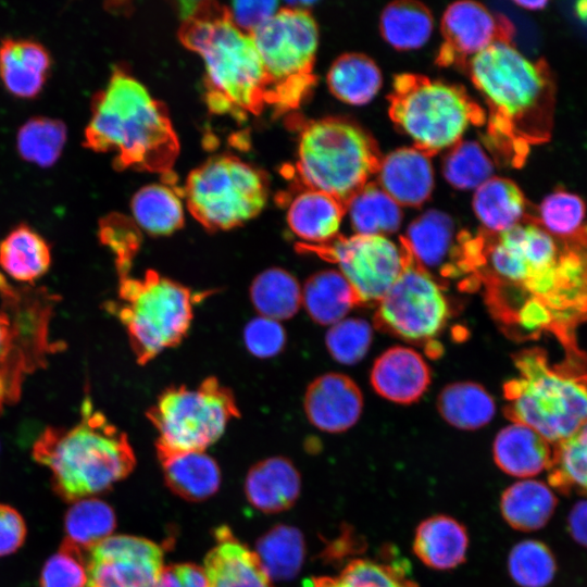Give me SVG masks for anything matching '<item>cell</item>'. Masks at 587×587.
Instances as JSON below:
<instances>
[{
    "instance_id": "d4e9b609",
    "label": "cell",
    "mask_w": 587,
    "mask_h": 587,
    "mask_svg": "<svg viewBox=\"0 0 587 587\" xmlns=\"http://www.w3.org/2000/svg\"><path fill=\"white\" fill-rule=\"evenodd\" d=\"M346 205L323 191L307 188L289 203L287 223L304 245H325L338 236Z\"/></svg>"
},
{
    "instance_id": "7402d4cb",
    "label": "cell",
    "mask_w": 587,
    "mask_h": 587,
    "mask_svg": "<svg viewBox=\"0 0 587 587\" xmlns=\"http://www.w3.org/2000/svg\"><path fill=\"white\" fill-rule=\"evenodd\" d=\"M51 57L40 42L7 37L0 42V79L13 96L37 97L50 73Z\"/></svg>"
},
{
    "instance_id": "4316f807",
    "label": "cell",
    "mask_w": 587,
    "mask_h": 587,
    "mask_svg": "<svg viewBox=\"0 0 587 587\" xmlns=\"http://www.w3.org/2000/svg\"><path fill=\"white\" fill-rule=\"evenodd\" d=\"M167 487L188 501L213 496L221 484L215 460L203 451L158 452Z\"/></svg>"
},
{
    "instance_id": "d590c367",
    "label": "cell",
    "mask_w": 587,
    "mask_h": 587,
    "mask_svg": "<svg viewBox=\"0 0 587 587\" xmlns=\"http://www.w3.org/2000/svg\"><path fill=\"white\" fill-rule=\"evenodd\" d=\"M135 223L153 236L170 235L183 226L184 208L177 191L165 184H150L133 197Z\"/></svg>"
},
{
    "instance_id": "d6986e66",
    "label": "cell",
    "mask_w": 587,
    "mask_h": 587,
    "mask_svg": "<svg viewBox=\"0 0 587 587\" xmlns=\"http://www.w3.org/2000/svg\"><path fill=\"white\" fill-rule=\"evenodd\" d=\"M376 183L402 208L425 203L435 186L430 155L412 147L397 148L382 157Z\"/></svg>"
},
{
    "instance_id": "db71d44e",
    "label": "cell",
    "mask_w": 587,
    "mask_h": 587,
    "mask_svg": "<svg viewBox=\"0 0 587 587\" xmlns=\"http://www.w3.org/2000/svg\"><path fill=\"white\" fill-rule=\"evenodd\" d=\"M567 528L573 539L587 548V499L576 502L572 508Z\"/></svg>"
},
{
    "instance_id": "ffe728a7",
    "label": "cell",
    "mask_w": 587,
    "mask_h": 587,
    "mask_svg": "<svg viewBox=\"0 0 587 587\" xmlns=\"http://www.w3.org/2000/svg\"><path fill=\"white\" fill-rule=\"evenodd\" d=\"M370 382L374 390L389 401L410 404L417 401L430 384V370L414 349L395 346L374 362Z\"/></svg>"
},
{
    "instance_id": "e575fe53",
    "label": "cell",
    "mask_w": 587,
    "mask_h": 587,
    "mask_svg": "<svg viewBox=\"0 0 587 587\" xmlns=\"http://www.w3.org/2000/svg\"><path fill=\"white\" fill-rule=\"evenodd\" d=\"M433 29L432 12L417 1H392L383 9L379 16L382 37L400 51L423 47L429 40Z\"/></svg>"
},
{
    "instance_id": "681fc988",
    "label": "cell",
    "mask_w": 587,
    "mask_h": 587,
    "mask_svg": "<svg viewBox=\"0 0 587 587\" xmlns=\"http://www.w3.org/2000/svg\"><path fill=\"white\" fill-rule=\"evenodd\" d=\"M243 342L252 355L272 358L284 349L286 333L278 321L258 316L245 326Z\"/></svg>"
},
{
    "instance_id": "816d5d0a",
    "label": "cell",
    "mask_w": 587,
    "mask_h": 587,
    "mask_svg": "<svg viewBox=\"0 0 587 587\" xmlns=\"http://www.w3.org/2000/svg\"><path fill=\"white\" fill-rule=\"evenodd\" d=\"M26 534V524L21 513L11 505L0 503V557L18 550Z\"/></svg>"
},
{
    "instance_id": "e0dca14e",
    "label": "cell",
    "mask_w": 587,
    "mask_h": 587,
    "mask_svg": "<svg viewBox=\"0 0 587 587\" xmlns=\"http://www.w3.org/2000/svg\"><path fill=\"white\" fill-rule=\"evenodd\" d=\"M465 238L466 234H457L454 222L447 213L430 209L410 223L400 241L428 274L433 270L452 276L467 272Z\"/></svg>"
},
{
    "instance_id": "c3c4849f",
    "label": "cell",
    "mask_w": 587,
    "mask_h": 587,
    "mask_svg": "<svg viewBox=\"0 0 587 587\" xmlns=\"http://www.w3.org/2000/svg\"><path fill=\"white\" fill-rule=\"evenodd\" d=\"M99 238L114 253L118 277L129 275L140 246V234L135 225L123 215L111 214L100 222Z\"/></svg>"
},
{
    "instance_id": "836d02e7",
    "label": "cell",
    "mask_w": 587,
    "mask_h": 587,
    "mask_svg": "<svg viewBox=\"0 0 587 587\" xmlns=\"http://www.w3.org/2000/svg\"><path fill=\"white\" fill-rule=\"evenodd\" d=\"M437 409L451 426L474 430L486 426L492 420L496 404L491 395L480 384L457 382L440 391Z\"/></svg>"
},
{
    "instance_id": "30bf717a",
    "label": "cell",
    "mask_w": 587,
    "mask_h": 587,
    "mask_svg": "<svg viewBox=\"0 0 587 587\" xmlns=\"http://www.w3.org/2000/svg\"><path fill=\"white\" fill-rule=\"evenodd\" d=\"M267 78L266 103L298 107L315 83L319 27L308 9L288 4L251 34Z\"/></svg>"
},
{
    "instance_id": "ba28073f",
    "label": "cell",
    "mask_w": 587,
    "mask_h": 587,
    "mask_svg": "<svg viewBox=\"0 0 587 587\" xmlns=\"http://www.w3.org/2000/svg\"><path fill=\"white\" fill-rule=\"evenodd\" d=\"M107 308L126 328L140 365L177 346L193 316L190 289L153 270H147L142 277H120L117 299Z\"/></svg>"
},
{
    "instance_id": "f35d334b",
    "label": "cell",
    "mask_w": 587,
    "mask_h": 587,
    "mask_svg": "<svg viewBox=\"0 0 587 587\" xmlns=\"http://www.w3.org/2000/svg\"><path fill=\"white\" fill-rule=\"evenodd\" d=\"M255 553L271 578L290 579L303 564L304 538L296 527L276 525L259 539Z\"/></svg>"
},
{
    "instance_id": "b9f144b4",
    "label": "cell",
    "mask_w": 587,
    "mask_h": 587,
    "mask_svg": "<svg viewBox=\"0 0 587 587\" xmlns=\"http://www.w3.org/2000/svg\"><path fill=\"white\" fill-rule=\"evenodd\" d=\"M549 471L550 483L558 489L587 495V422L557 444Z\"/></svg>"
},
{
    "instance_id": "2e32d148",
    "label": "cell",
    "mask_w": 587,
    "mask_h": 587,
    "mask_svg": "<svg viewBox=\"0 0 587 587\" xmlns=\"http://www.w3.org/2000/svg\"><path fill=\"white\" fill-rule=\"evenodd\" d=\"M440 30L442 43L436 62L442 66L466 67L478 53L513 37V25L505 16L472 0L450 3L441 16Z\"/></svg>"
},
{
    "instance_id": "f5cc1de1",
    "label": "cell",
    "mask_w": 587,
    "mask_h": 587,
    "mask_svg": "<svg viewBox=\"0 0 587 587\" xmlns=\"http://www.w3.org/2000/svg\"><path fill=\"white\" fill-rule=\"evenodd\" d=\"M157 587H208L204 569L193 563L163 566Z\"/></svg>"
},
{
    "instance_id": "f6af8a7d",
    "label": "cell",
    "mask_w": 587,
    "mask_h": 587,
    "mask_svg": "<svg viewBox=\"0 0 587 587\" xmlns=\"http://www.w3.org/2000/svg\"><path fill=\"white\" fill-rule=\"evenodd\" d=\"M346 587H419L401 561L351 560L337 577Z\"/></svg>"
},
{
    "instance_id": "f1b7e54d",
    "label": "cell",
    "mask_w": 587,
    "mask_h": 587,
    "mask_svg": "<svg viewBox=\"0 0 587 587\" xmlns=\"http://www.w3.org/2000/svg\"><path fill=\"white\" fill-rule=\"evenodd\" d=\"M557 507V498L549 485L525 478L510 485L500 498V511L513 528L533 532L544 527Z\"/></svg>"
},
{
    "instance_id": "bcb514c9",
    "label": "cell",
    "mask_w": 587,
    "mask_h": 587,
    "mask_svg": "<svg viewBox=\"0 0 587 587\" xmlns=\"http://www.w3.org/2000/svg\"><path fill=\"white\" fill-rule=\"evenodd\" d=\"M372 339L373 329L365 320L346 317L329 327L325 345L334 360L353 365L365 357Z\"/></svg>"
},
{
    "instance_id": "6f0895ef",
    "label": "cell",
    "mask_w": 587,
    "mask_h": 587,
    "mask_svg": "<svg viewBox=\"0 0 587 587\" xmlns=\"http://www.w3.org/2000/svg\"><path fill=\"white\" fill-rule=\"evenodd\" d=\"M575 11L579 18L587 21V1L577 2Z\"/></svg>"
},
{
    "instance_id": "484cf974",
    "label": "cell",
    "mask_w": 587,
    "mask_h": 587,
    "mask_svg": "<svg viewBox=\"0 0 587 587\" xmlns=\"http://www.w3.org/2000/svg\"><path fill=\"white\" fill-rule=\"evenodd\" d=\"M466 528L455 519L438 514L420 523L413 539L415 555L428 567L451 570L465 561Z\"/></svg>"
},
{
    "instance_id": "5bb4252c",
    "label": "cell",
    "mask_w": 587,
    "mask_h": 587,
    "mask_svg": "<svg viewBox=\"0 0 587 587\" xmlns=\"http://www.w3.org/2000/svg\"><path fill=\"white\" fill-rule=\"evenodd\" d=\"M338 265L360 303L378 302L402 273L408 251L387 236L338 235L325 245L302 246Z\"/></svg>"
},
{
    "instance_id": "8d00e7d4",
    "label": "cell",
    "mask_w": 587,
    "mask_h": 587,
    "mask_svg": "<svg viewBox=\"0 0 587 587\" xmlns=\"http://www.w3.org/2000/svg\"><path fill=\"white\" fill-rule=\"evenodd\" d=\"M250 299L261 316L279 322L299 311L302 289L289 272L278 267L267 268L253 279Z\"/></svg>"
},
{
    "instance_id": "7c38bea8",
    "label": "cell",
    "mask_w": 587,
    "mask_h": 587,
    "mask_svg": "<svg viewBox=\"0 0 587 587\" xmlns=\"http://www.w3.org/2000/svg\"><path fill=\"white\" fill-rule=\"evenodd\" d=\"M187 207L209 230H226L257 216L267 200L260 171L232 157L217 155L193 170L185 185Z\"/></svg>"
},
{
    "instance_id": "7dc6e473",
    "label": "cell",
    "mask_w": 587,
    "mask_h": 587,
    "mask_svg": "<svg viewBox=\"0 0 587 587\" xmlns=\"http://www.w3.org/2000/svg\"><path fill=\"white\" fill-rule=\"evenodd\" d=\"M40 587H88L86 554L66 541L45 563Z\"/></svg>"
},
{
    "instance_id": "277c9868",
    "label": "cell",
    "mask_w": 587,
    "mask_h": 587,
    "mask_svg": "<svg viewBox=\"0 0 587 587\" xmlns=\"http://www.w3.org/2000/svg\"><path fill=\"white\" fill-rule=\"evenodd\" d=\"M179 37L203 60L210 108L216 112L258 113L266 103L267 78L251 35L215 2H182Z\"/></svg>"
},
{
    "instance_id": "52a82bcc",
    "label": "cell",
    "mask_w": 587,
    "mask_h": 587,
    "mask_svg": "<svg viewBox=\"0 0 587 587\" xmlns=\"http://www.w3.org/2000/svg\"><path fill=\"white\" fill-rule=\"evenodd\" d=\"M382 154L360 126L339 117L308 123L298 142L297 173L307 188L347 201L376 175Z\"/></svg>"
},
{
    "instance_id": "cb8c5ba5",
    "label": "cell",
    "mask_w": 587,
    "mask_h": 587,
    "mask_svg": "<svg viewBox=\"0 0 587 587\" xmlns=\"http://www.w3.org/2000/svg\"><path fill=\"white\" fill-rule=\"evenodd\" d=\"M300 489L299 472L283 457H273L255 463L245 482L248 501L264 513H277L289 509L297 501Z\"/></svg>"
},
{
    "instance_id": "9a60e30c",
    "label": "cell",
    "mask_w": 587,
    "mask_h": 587,
    "mask_svg": "<svg viewBox=\"0 0 587 587\" xmlns=\"http://www.w3.org/2000/svg\"><path fill=\"white\" fill-rule=\"evenodd\" d=\"M87 553L88 587H157L163 569L161 547L136 536H110Z\"/></svg>"
},
{
    "instance_id": "603a6c76",
    "label": "cell",
    "mask_w": 587,
    "mask_h": 587,
    "mask_svg": "<svg viewBox=\"0 0 587 587\" xmlns=\"http://www.w3.org/2000/svg\"><path fill=\"white\" fill-rule=\"evenodd\" d=\"M492 455L502 472L525 479L549 470L552 451L549 442L537 432L512 422L496 435Z\"/></svg>"
},
{
    "instance_id": "3957f363",
    "label": "cell",
    "mask_w": 587,
    "mask_h": 587,
    "mask_svg": "<svg viewBox=\"0 0 587 587\" xmlns=\"http://www.w3.org/2000/svg\"><path fill=\"white\" fill-rule=\"evenodd\" d=\"M32 455L49 469L53 491L66 502L108 490L136 464L127 435L96 410L89 397L83 401L80 421L72 427H47Z\"/></svg>"
},
{
    "instance_id": "11a10c76",
    "label": "cell",
    "mask_w": 587,
    "mask_h": 587,
    "mask_svg": "<svg viewBox=\"0 0 587 587\" xmlns=\"http://www.w3.org/2000/svg\"><path fill=\"white\" fill-rule=\"evenodd\" d=\"M310 587H346L337 577H314L311 579Z\"/></svg>"
},
{
    "instance_id": "9f6ffc18",
    "label": "cell",
    "mask_w": 587,
    "mask_h": 587,
    "mask_svg": "<svg viewBox=\"0 0 587 587\" xmlns=\"http://www.w3.org/2000/svg\"><path fill=\"white\" fill-rule=\"evenodd\" d=\"M514 3L516 5H519L520 8L522 9H526V10H542L547 4L548 2L545 1V0H539V1H514Z\"/></svg>"
},
{
    "instance_id": "44dd1931",
    "label": "cell",
    "mask_w": 587,
    "mask_h": 587,
    "mask_svg": "<svg viewBox=\"0 0 587 587\" xmlns=\"http://www.w3.org/2000/svg\"><path fill=\"white\" fill-rule=\"evenodd\" d=\"M215 538V546L204 559L208 587H275L255 551L227 527H220Z\"/></svg>"
},
{
    "instance_id": "4fadbf2b",
    "label": "cell",
    "mask_w": 587,
    "mask_h": 587,
    "mask_svg": "<svg viewBox=\"0 0 587 587\" xmlns=\"http://www.w3.org/2000/svg\"><path fill=\"white\" fill-rule=\"evenodd\" d=\"M377 303V327L410 341L433 339L449 315L440 286L409 252L402 273Z\"/></svg>"
},
{
    "instance_id": "60d3db41",
    "label": "cell",
    "mask_w": 587,
    "mask_h": 587,
    "mask_svg": "<svg viewBox=\"0 0 587 587\" xmlns=\"http://www.w3.org/2000/svg\"><path fill=\"white\" fill-rule=\"evenodd\" d=\"M442 176L454 188L475 190L494 176V162L480 143L460 140L442 161Z\"/></svg>"
},
{
    "instance_id": "ab89813d",
    "label": "cell",
    "mask_w": 587,
    "mask_h": 587,
    "mask_svg": "<svg viewBox=\"0 0 587 587\" xmlns=\"http://www.w3.org/2000/svg\"><path fill=\"white\" fill-rule=\"evenodd\" d=\"M65 141L64 123L46 116H35L26 121L16 137L21 158L41 167L51 166L58 161Z\"/></svg>"
},
{
    "instance_id": "74e56055",
    "label": "cell",
    "mask_w": 587,
    "mask_h": 587,
    "mask_svg": "<svg viewBox=\"0 0 587 587\" xmlns=\"http://www.w3.org/2000/svg\"><path fill=\"white\" fill-rule=\"evenodd\" d=\"M116 525L113 509L97 498L74 502L64 516V541L85 554L100 541L110 537Z\"/></svg>"
},
{
    "instance_id": "1f68e13d",
    "label": "cell",
    "mask_w": 587,
    "mask_h": 587,
    "mask_svg": "<svg viewBox=\"0 0 587 587\" xmlns=\"http://www.w3.org/2000/svg\"><path fill=\"white\" fill-rule=\"evenodd\" d=\"M51 264L46 239L26 224L17 225L0 242V267L14 280L32 284Z\"/></svg>"
},
{
    "instance_id": "6da1fadb",
    "label": "cell",
    "mask_w": 587,
    "mask_h": 587,
    "mask_svg": "<svg viewBox=\"0 0 587 587\" xmlns=\"http://www.w3.org/2000/svg\"><path fill=\"white\" fill-rule=\"evenodd\" d=\"M488 105V138L512 166L525 162L530 147L549 140L555 86L544 60L530 61L512 41L492 45L466 65Z\"/></svg>"
},
{
    "instance_id": "d6a6232c",
    "label": "cell",
    "mask_w": 587,
    "mask_h": 587,
    "mask_svg": "<svg viewBox=\"0 0 587 587\" xmlns=\"http://www.w3.org/2000/svg\"><path fill=\"white\" fill-rule=\"evenodd\" d=\"M346 214L358 235L388 237L400 228L403 221L402 207L372 180L347 201Z\"/></svg>"
},
{
    "instance_id": "83f0119b",
    "label": "cell",
    "mask_w": 587,
    "mask_h": 587,
    "mask_svg": "<svg viewBox=\"0 0 587 587\" xmlns=\"http://www.w3.org/2000/svg\"><path fill=\"white\" fill-rule=\"evenodd\" d=\"M472 208L487 234H501L528 217L523 191L505 177L492 176L476 188Z\"/></svg>"
},
{
    "instance_id": "ac0fdd59",
    "label": "cell",
    "mask_w": 587,
    "mask_h": 587,
    "mask_svg": "<svg viewBox=\"0 0 587 587\" xmlns=\"http://www.w3.org/2000/svg\"><path fill=\"white\" fill-rule=\"evenodd\" d=\"M363 410L359 386L341 373H326L307 388L304 412L310 423L326 433H341L351 428Z\"/></svg>"
},
{
    "instance_id": "7a4b0ae2",
    "label": "cell",
    "mask_w": 587,
    "mask_h": 587,
    "mask_svg": "<svg viewBox=\"0 0 587 587\" xmlns=\"http://www.w3.org/2000/svg\"><path fill=\"white\" fill-rule=\"evenodd\" d=\"M85 147L114 152L118 168L166 173L179 145L164 107L148 89L122 68H115L92 100L85 129Z\"/></svg>"
},
{
    "instance_id": "f907efd6",
    "label": "cell",
    "mask_w": 587,
    "mask_h": 587,
    "mask_svg": "<svg viewBox=\"0 0 587 587\" xmlns=\"http://www.w3.org/2000/svg\"><path fill=\"white\" fill-rule=\"evenodd\" d=\"M277 1H235L227 8L232 22L251 35L278 11Z\"/></svg>"
},
{
    "instance_id": "4dcf8cb0",
    "label": "cell",
    "mask_w": 587,
    "mask_h": 587,
    "mask_svg": "<svg viewBox=\"0 0 587 587\" xmlns=\"http://www.w3.org/2000/svg\"><path fill=\"white\" fill-rule=\"evenodd\" d=\"M326 80L337 99L347 104L363 105L378 93L383 75L379 66L369 55L347 52L333 62Z\"/></svg>"
},
{
    "instance_id": "5b68a950",
    "label": "cell",
    "mask_w": 587,
    "mask_h": 587,
    "mask_svg": "<svg viewBox=\"0 0 587 587\" xmlns=\"http://www.w3.org/2000/svg\"><path fill=\"white\" fill-rule=\"evenodd\" d=\"M519 375L503 386L507 416L559 444L587 422V369L552 365L535 348L514 357Z\"/></svg>"
},
{
    "instance_id": "8fae6325",
    "label": "cell",
    "mask_w": 587,
    "mask_h": 587,
    "mask_svg": "<svg viewBox=\"0 0 587 587\" xmlns=\"http://www.w3.org/2000/svg\"><path fill=\"white\" fill-rule=\"evenodd\" d=\"M239 415L233 391L213 376L195 388L167 387L147 411L159 434L158 452L203 451Z\"/></svg>"
},
{
    "instance_id": "9c48e42d",
    "label": "cell",
    "mask_w": 587,
    "mask_h": 587,
    "mask_svg": "<svg viewBox=\"0 0 587 587\" xmlns=\"http://www.w3.org/2000/svg\"><path fill=\"white\" fill-rule=\"evenodd\" d=\"M54 298L46 289L15 287L0 274V414L18 400L26 376L61 348L49 337Z\"/></svg>"
},
{
    "instance_id": "f546056e",
    "label": "cell",
    "mask_w": 587,
    "mask_h": 587,
    "mask_svg": "<svg viewBox=\"0 0 587 587\" xmlns=\"http://www.w3.org/2000/svg\"><path fill=\"white\" fill-rule=\"evenodd\" d=\"M360 300L345 276L337 270L311 275L302 289V304L310 317L321 325H334L346 319Z\"/></svg>"
},
{
    "instance_id": "7bdbcfd3",
    "label": "cell",
    "mask_w": 587,
    "mask_h": 587,
    "mask_svg": "<svg viewBox=\"0 0 587 587\" xmlns=\"http://www.w3.org/2000/svg\"><path fill=\"white\" fill-rule=\"evenodd\" d=\"M585 217L586 204L579 196L555 190L544 198L535 220L554 238L570 241L585 230Z\"/></svg>"
},
{
    "instance_id": "ee69618b",
    "label": "cell",
    "mask_w": 587,
    "mask_h": 587,
    "mask_svg": "<svg viewBox=\"0 0 587 587\" xmlns=\"http://www.w3.org/2000/svg\"><path fill=\"white\" fill-rule=\"evenodd\" d=\"M508 571L521 587H546L555 575L557 562L547 545L536 539H525L511 549Z\"/></svg>"
},
{
    "instance_id": "8992f818",
    "label": "cell",
    "mask_w": 587,
    "mask_h": 587,
    "mask_svg": "<svg viewBox=\"0 0 587 587\" xmlns=\"http://www.w3.org/2000/svg\"><path fill=\"white\" fill-rule=\"evenodd\" d=\"M388 100L391 121L430 157L451 148L471 126L486 120L462 87L421 74L397 75Z\"/></svg>"
}]
</instances>
